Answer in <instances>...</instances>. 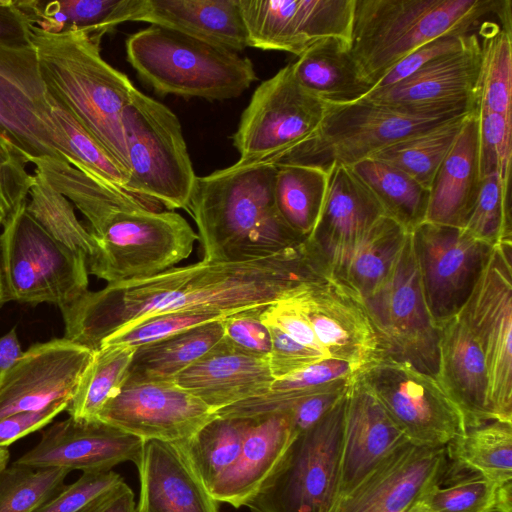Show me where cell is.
Masks as SVG:
<instances>
[{
	"mask_svg": "<svg viewBox=\"0 0 512 512\" xmlns=\"http://www.w3.org/2000/svg\"><path fill=\"white\" fill-rule=\"evenodd\" d=\"M330 274L304 240L276 254L242 262L202 259L151 277L108 283L60 309L64 338L92 352L112 334L148 317L181 311L236 314L267 306Z\"/></svg>",
	"mask_w": 512,
	"mask_h": 512,
	"instance_id": "obj_1",
	"label": "cell"
},
{
	"mask_svg": "<svg viewBox=\"0 0 512 512\" xmlns=\"http://www.w3.org/2000/svg\"><path fill=\"white\" fill-rule=\"evenodd\" d=\"M57 190L87 219L97 249L88 273L108 283L159 274L187 259L199 240L179 213L160 210L73 169Z\"/></svg>",
	"mask_w": 512,
	"mask_h": 512,
	"instance_id": "obj_2",
	"label": "cell"
},
{
	"mask_svg": "<svg viewBox=\"0 0 512 512\" xmlns=\"http://www.w3.org/2000/svg\"><path fill=\"white\" fill-rule=\"evenodd\" d=\"M276 166L237 162L197 176L187 210L196 223L203 259L242 262L302 243L278 212Z\"/></svg>",
	"mask_w": 512,
	"mask_h": 512,
	"instance_id": "obj_3",
	"label": "cell"
},
{
	"mask_svg": "<svg viewBox=\"0 0 512 512\" xmlns=\"http://www.w3.org/2000/svg\"><path fill=\"white\" fill-rule=\"evenodd\" d=\"M50 94L106 149L129 177L122 117L135 86L101 56L100 40L81 31L30 27Z\"/></svg>",
	"mask_w": 512,
	"mask_h": 512,
	"instance_id": "obj_4",
	"label": "cell"
},
{
	"mask_svg": "<svg viewBox=\"0 0 512 512\" xmlns=\"http://www.w3.org/2000/svg\"><path fill=\"white\" fill-rule=\"evenodd\" d=\"M492 15L511 33L510 0H355L350 51L375 86L417 48L445 35L469 34Z\"/></svg>",
	"mask_w": 512,
	"mask_h": 512,
	"instance_id": "obj_5",
	"label": "cell"
},
{
	"mask_svg": "<svg viewBox=\"0 0 512 512\" xmlns=\"http://www.w3.org/2000/svg\"><path fill=\"white\" fill-rule=\"evenodd\" d=\"M125 46L130 65L160 95L226 100L257 79L249 58L163 26L137 31Z\"/></svg>",
	"mask_w": 512,
	"mask_h": 512,
	"instance_id": "obj_6",
	"label": "cell"
},
{
	"mask_svg": "<svg viewBox=\"0 0 512 512\" xmlns=\"http://www.w3.org/2000/svg\"><path fill=\"white\" fill-rule=\"evenodd\" d=\"M122 123L129 160L128 193L156 208L187 210L197 176L177 116L135 88Z\"/></svg>",
	"mask_w": 512,
	"mask_h": 512,
	"instance_id": "obj_7",
	"label": "cell"
},
{
	"mask_svg": "<svg viewBox=\"0 0 512 512\" xmlns=\"http://www.w3.org/2000/svg\"><path fill=\"white\" fill-rule=\"evenodd\" d=\"M345 407L346 394L314 426L296 435L246 502L251 512H334L340 497Z\"/></svg>",
	"mask_w": 512,
	"mask_h": 512,
	"instance_id": "obj_8",
	"label": "cell"
},
{
	"mask_svg": "<svg viewBox=\"0 0 512 512\" xmlns=\"http://www.w3.org/2000/svg\"><path fill=\"white\" fill-rule=\"evenodd\" d=\"M460 114L463 113L413 114L364 99L345 105H328L316 133L275 166L304 165L326 172L334 165L352 167L389 145Z\"/></svg>",
	"mask_w": 512,
	"mask_h": 512,
	"instance_id": "obj_9",
	"label": "cell"
},
{
	"mask_svg": "<svg viewBox=\"0 0 512 512\" xmlns=\"http://www.w3.org/2000/svg\"><path fill=\"white\" fill-rule=\"evenodd\" d=\"M25 202L3 225L2 265L8 300L60 309L88 291L86 258L56 240Z\"/></svg>",
	"mask_w": 512,
	"mask_h": 512,
	"instance_id": "obj_10",
	"label": "cell"
},
{
	"mask_svg": "<svg viewBox=\"0 0 512 512\" xmlns=\"http://www.w3.org/2000/svg\"><path fill=\"white\" fill-rule=\"evenodd\" d=\"M327 104L295 78L291 64L254 91L233 134L238 164L275 165L319 129Z\"/></svg>",
	"mask_w": 512,
	"mask_h": 512,
	"instance_id": "obj_11",
	"label": "cell"
},
{
	"mask_svg": "<svg viewBox=\"0 0 512 512\" xmlns=\"http://www.w3.org/2000/svg\"><path fill=\"white\" fill-rule=\"evenodd\" d=\"M363 300L385 356L436 377L439 331L424 299L410 233L386 279Z\"/></svg>",
	"mask_w": 512,
	"mask_h": 512,
	"instance_id": "obj_12",
	"label": "cell"
},
{
	"mask_svg": "<svg viewBox=\"0 0 512 512\" xmlns=\"http://www.w3.org/2000/svg\"><path fill=\"white\" fill-rule=\"evenodd\" d=\"M0 133L28 163L52 159L70 164L32 42L0 43Z\"/></svg>",
	"mask_w": 512,
	"mask_h": 512,
	"instance_id": "obj_13",
	"label": "cell"
},
{
	"mask_svg": "<svg viewBox=\"0 0 512 512\" xmlns=\"http://www.w3.org/2000/svg\"><path fill=\"white\" fill-rule=\"evenodd\" d=\"M357 376L412 444L446 447L464 432L459 409L435 376L390 356Z\"/></svg>",
	"mask_w": 512,
	"mask_h": 512,
	"instance_id": "obj_14",
	"label": "cell"
},
{
	"mask_svg": "<svg viewBox=\"0 0 512 512\" xmlns=\"http://www.w3.org/2000/svg\"><path fill=\"white\" fill-rule=\"evenodd\" d=\"M484 355L492 420L512 422V243H499L460 311Z\"/></svg>",
	"mask_w": 512,
	"mask_h": 512,
	"instance_id": "obj_15",
	"label": "cell"
},
{
	"mask_svg": "<svg viewBox=\"0 0 512 512\" xmlns=\"http://www.w3.org/2000/svg\"><path fill=\"white\" fill-rule=\"evenodd\" d=\"M410 234L424 299L438 327L462 310L494 246L461 228L426 221Z\"/></svg>",
	"mask_w": 512,
	"mask_h": 512,
	"instance_id": "obj_16",
	"label": "cell"
},
{
	"mask_svg": "<svg viewBox=\"0 0 512 512\" xmlns=\"http://www.w3.org/2000/svg\"><path fill=\"white\" fill-rule=\"evenodd\" d=\"M248 45L300 56L317 42L349 43L355 0H239Z\"/></svg>",
	"mask_w": 512,
	"mask_h": 512,
	"instance_id": "obj_17",
	"label": "cell"
},
{
	"mask_svg": "<svg viewBox=\"0 0 512 512\" xmlns=\"http://www.w3.org/2000/svg\"><path fill=\"white\" fill-rule=\"evenodd\" d=\"M329 358L347 362L355 375L385 356L362 296L330 274L294 295Z\"/></svg>",
	"mask_w": 512,
	"mask_h": 512,
	"instance_id": "obj_18",
	"label": "cell"
},
{
	"mask_svg": "<svg viewBox=\"0 0 512 512\" xmlns=\"http://www.w3.org/2000/svg\"><path fill=\"white\" fill-rule=\"evenodd\" d=\"M482 53L472 33L460 50L442 55L364 100L413 114L466 113L479 108Z\"/></svg>",
	"mask_w": 512,
	"mask_h": 512,
	"instance_id": "obj_19",
	"label": "cell"
},
{
	"mask_svg": "<svg viewBox=\"0 0 512 512\" xmlns=\"http://www.w3.org/2000/svg\"><path fill=\"white\" fill-rule=\"evenodd\" d=\"M216 417L201 399L174 381L125 383L97 419L143 441L180 442Z\"/></svg>",
	"mask_w": 512,
	"mask_h": 512,
	"instance_id": "obj_20",
	"label": "cell"
},
{
	"mask_svg": "<svg viewBox=\"0 0 512 512\" xmlns=\"http://www.w3.org/2000/svg\"><path fill=\"white\" fill-rule=\"evenodd\" d=\"M93 354L64 337L31 346L0 374V420L71 401Z\"/></svg>",
	"mask_w": 512,
	"mask_h": 512,
	"instance_id": "obj_21",
	"label": "cell"
},
{
	"mask_svg": "<svg viewBox=\"0 0 512 512\" xmlns=\"http://www.w3.org/2000/svg\"><path fill=\"white\" fill-rule=\"evenodd\" d=\"M144 441L99 419L72 417L42 432L37 445L14 463L82 472L109 471L125 461L138 464Z\"/></svg>",
	"mask_w": 512,
	"mask_h": 512,
	"instance_id": "obj_22",
	"label": "cell"
},
{
	"mask_svg": "<svg viewBox=\"0 0 512 512\" xmlns=\"http://www.w3.org/2000/svg\"><path fill=\"white\" fill-rule=\"evenodd\" d=\"M446 447H423L407 441L390 453L334 512H404L421 492L447 472Z\"/></svg>",
	"mask_w": 512,
	"mask_h": 512,
	"instance_id": "obj_23",
	"label": "cell"
},
{
	"mask_svg": "<svg viewBox=\"0 0 512 512\" xmlns=\"http://www.w3.org/2000/svg\"><path fill=\"white\" fill-rule=\"evenodd\" d=\"M383 216L377 198L353 169L334 165L328 172L320 215L307 240L335 275L363 235Z\"/></svg>",
	"mask_w": 512,
	"mask_h": 512,
	"instance_id": "obj_24",
	"label": "cell"
},
{
	"mask_svg": "<svg viewBox=\"0 0 512 512\" xmlns=\"http://www.w3.org/2000/svg\"><path fill=\"white\" fill-rule=\"evenodd\" d=\"M407 441L375 395L355 375L346 393L339 499Z\"/></svg>",
	"mask_w": 512,
	"mask_h": 512,
	"instance_id": "obj_25",
	"label": "cell"
},
{
	"mask_svg": "<svg viewBox=\"0 0 512 512\" xmlns=\"http://www.w3.org/2000/svg\"><path fill=\"white\" fill-rule=\"evenodd\" d=\"M273 381L267 358L241 350L225 337L174 380L214 412L265 393Z\"/></svg>",
	"mask_w": 512,
	"mask_h": 512,
	"instance_id": "obj_26",
	"label": "cell"
},
{
	"mask_svg": "<svg viewBox=\"0 0 512 512\" xmlns=\"http://www.w3.org/2000/svg\"><path fill=\"white\" fill-rule=\"evenodd\" d=\"M136 512H220L218 501L175 442L144 441Z\"/></svg>",
	"mask_w": 512,
	"mask_h": 512,
	"instance_id": "obj_27",
	"label": "cell"
},
{
	"mask_svg": "<svg viewBox=\"0 0 512 512\" xmlns=\"http://www.w3.org/2000/svg\"><path fill=\"white\" fill-rule=\"evenodd\" d=\"M438 331L436 378L459 409L465 429L492 421L484 355L461 312Z\"/></svg>",
	"mask_w": 512,
	"mask_h": 512,
	"instance_id": "obj_28",
	"label": "cell"
},
{
	"mask_svg": "<svg viewBox=\"0 0 512 512\" xmlns=\"http://www.w3.org/2000/svg\"><path fill=\"white\" fill-rule=\"evenodd\" d=\"M249 419L236 461L209 490L218 502L235 508L245 506L259 490L297 435L288 411Z\"/></svg>",
	"mask_w": 512,
	"mask_h": 512,
	"instance_id": "obj_29",
	"label": "cell"
},
{
	"mask_svg": "<svg viewBox=\"0 0 512 512\" xmlns=\"http://www.w3.org/2000/svg\"><path fill=\"white\" fill-rule=\"evenodd\" d=\"M482 177L479 163V108L470 112L429 188L426 222L463 228L477 198Z\"/></svg>",
	"mask_w": 512,
	"mask_h": 512,
	"instance_id": "obj_30",
	"label": "cell"
},
{
	"mask_svg": "<svg viewBox=\"0 0 512 512\" xmlns=\"http://www.w3.org/2000/svg\"><path fill=\"white\" fill-rule=\"evenodd\" d=\"M130 21L163 26L218 47H249L239 0H140Z\"/></svg>",
	"mask_w": 512,
	"mask_h": 512,
	"instance_id": "obj_31",
	"label": "cell"
},
{
	"mask_svg": "<svg viewBox=\"0 0 512 512\" xmlns=\"http://www.w3.org/2000/svg\"><path fill=\"white\" fill-rule=\"evenodd\" d=\"M291 64L296 80L327 105H345L372 89L351 54L350 45L330 38L315 43Z\"/></svg>",
	"mask_w": 512,
	"mask_h": 512,
	"instance_id": "obj_32",
	"label": "cell"
},
{
	"mask_svg": "<svg viewBox=\"0 0 512 512\" xmlns=\"http://www.w3.org/2000/svg\"><path fill=\"white\" fill-rule=\"evenodd\" d=\"M223 337V320H220L137 347L125 383L174 381Z\"/></svg>",
	"mask_w": 512,
	"mask_h": 512,
	"instance_id": "obj_33",
	"label": "cell"
},
{
	"mask_svg": "<svg viewBox=\"0 0 512 512\" xmlns=\"http://www.w3.org/2000/svg\"><path fill=\"white\" fill-rule=\"evenodd\" d=\"M140 0H24L32 25L52 34L81 31L97 40L130 21Z\"/></svg>",
	"mask_w": 512,
	"mask_h": 512,
	"instance_id": "obj_34",
	"label": "cell"
},
{
	"mask_svg": "<svg viewBox=\"0 0 512 512\" xmlns=\"http://www.w3.org/2000/svg\"><path fill=\"white\" fill-rule=\"evenodd\" d=\"M409 233L394 220L381 217L359 240L334 276L362 298L369 296L388 276Z\"/></svg>",
	"mask_w": 512,
	"mask_h": 512,
	"instance_id": "obj_35",
	"label": "cell"
},
{
	"mask_svg": "<svg viewBox=\"0 0 512 512\" xmlns=\"http://www.w3.org/2000/svg\"><path fill=\"white\" fill-rule=\"evenodd\" d=\"M345 361L325 358L291 376L274 380L263 394L215 412L218 417L251 418L286 411L298 400L314 394L331 383L354 376Z\"/></svg>",
	"mask_w": 512,
	"mask_h": 512,
	"instance_id": "obj_36",
	"label": "cell"
},
{
	"mask_svg": "<svg viewBox=\"0 0 512 512\" xmlns=\"http://www.w3.org/2000/svg\"><path fill=\"white\" fill-rule=\"evenodd\" d=\"M461 469L503 485L512 481V422L492 420L469 427L446 446Z\"/></svg>",
	"mask_w": 512,
	"mask_h": 512,
	"instance_id": "obj_37",
	"label": "cell"
},
{
	"mask_svg": "<svg viewBox=\"0 0 512 512\" xmlns=\"http://www.w3.org/2000/svg\"><path fill=\"white\" fill-rule=\"evenodd\" d=\"M351 168L370 188L386 217L408 232L425 221L429 189L394 166L372 158Z\"/></svg>",
	"mask_w": 512,
	"mask_h": 512,
	"instance_id": "obj_38",
	"label": "cell"
},
{
	"mask_svg": "<svg viewBox=\"0 0 512 512\" xmlns=\"http://www.w3.org/2000/svg\"><path fill=\"white\" fill-rule=\"evenodd\" d=\"M328 172L304 165H277L274 198L279 214L300 237L307 239L320 215Z\"/></svg>",
	"mask_w": 512,
	"mask_h": 512,
	"instance_id": "obj_39",
	"label": "cell"
},
{
	"mask_svg": "<svg viewBox=\"0 0 512 512\" xmlns=\"http://www.w3.org/2000/svg\"><path fill=\"white\" fill-rule=\"evenodd\" d=\"M470 112L389 145L370 158L394 166L429 189Z\"/></svg>",
	"mask_w": 512,
	"mask_h": 512,
	"instance_id": "obj_40",
	"label": "cell"
},
{
	"mask_svg": "<svg viewBox=\"0 0 512 512\" xmlns=\"http://www.w3.org/2000/svg\"><path fill=\"white\" fill-rule=\"evenodd\" d=\"M249 421L216 416L190 438L175 442L208 490L236 461Z\"/></svg>",
	"mask_w": 512,
	"mask_h": 512,
	"instance_id": "obj_41",
	"label": "cell"
},
{
	"mask_svg": "<svg viewBox=\"0 0 512 512\" xmlns=\"http://www.w3.org/2000/svg\"><path fill=\"white\" fill-rule=\"evenodd\" d=\"M135 349L127 345H107L94 352L66 410L69 417L97 419L105 404L125 384Z\"/></svg>",
	"mask_w": 512,
	"mask_h": 512,
	"instance_id": "obj_42",
	"label": "cell"
},
{
	"mask_svg": "<svg viewBox=\"0 0 512 512\" xmlns=\"http://www.w3.org/2000/svg\"><path fill=\"white\" fill-rule=\"evenodd\" d=\"M483 24L479 109L512 120V33L497 23Z\"/></svg>",
	"mask_w": 512,
	"mask_h": 512,
	"instance_id": "obj_43",
	"label": "cell"
},
{
	"mask_svg": "<svg viewBox=\"0 0 512 512\" xmlns=\"http://www.w3.org/2000/svg\"><path fill=\"white\" fill-rule=\"evenodd\" d=\"M26 208L56 240L83 255L86 261L94 256L96 241L78 220L72 203L36 173Z\"/></svg>",
	"mask_w": 512,
	"mask_h": 512,
	"instance_id": "obj_44",
	"label": "cell"
},
{
	"mask_svg": "<svg viewBox=\"0 0 512 512\" xmlns=\"http://www.w3.org/2000/svg\"><path fill=\"white\" fill-rule=\"evenodd\" d=\"M50 102L53 117L64 134L70 165L101 183L128 193V175L116 160L51 94Z\"/></svg>",
	"mask_w": 512,
	"mask_h": 512,
	"instance_id": "obj_45",
	"label": "cell"
},
{
	"mask_svg": "<svg viewBox=\"0 0 512 512\" xmlns=\"http://www.w3.org/2000/svg\"><path fill=\"white\" fill-rule=\"evenodd\" d=\"M442 480V479H441ZM441 480L425 488L408 508L414 512H498L499 485L479 473Z\"/></svg>",
	"mask_w": 512,
	"mask_h": 512,
	"instance_id": "obj_46",
	"label": "cell"
},
{
	"mask_svg": "<svg viewBox=\"0 0 512 512\" xmlns=\"http://www.w3.org/2000/svg\"><path fill=\"white\" fill-rule=\"evenodd\" d=\"M68 469L13 463L0 472V512H34L65 486Z\"/></svg>",
	"mask_w": 512,
	"mask_h": 512,
	"instance_id": "obj_47",
	"label": "cell"
},
{
	"mask_svg": "<svg viewBox=\"0 0 512 512\" xmlns=\"http://www.w3.org/2000/svg\"><path fill=\"white\" fill-rule=\"evenodd\" d=\"M510 184L497 172L482 178L480 189L463 231L472 238L495 246L512 243Z\"/></svg>",
	"mask_w": 512,
	"mask_h": 512,
	"instance_id": "obj_48",
	"label": "cell"
},
{
	"mask_svg": "<svg viewBox=\"0 0 512 512\" xmlns=\"http://www.w3.org/2000/svg\"><path fill=\"white\" fill-rule=\"evenodd\" d=\"M229 316V314L216 311H181L159 314L117 331L106 338L102 342L101 347L107 345H127L137 348L201 324L224 320Z\"/></svg>",
	"mask_w": 512,
	"mask_h": 512,
	"instance_id": "obj_49",
	"label": "cell"
},
{
	"mask_svg": "<svg viewBox=\"0 0 512 512\" xmlns=\"http://www.w3.org/2000/svg\"><path fill=\"white\" fill-rule=\"evenodd\" d=\"M512 160V120L479 109V163L481 177L497 172L510 183Z\"/></svg>",
	"mask_w": 512,
	"mask_h": 512,
	"instance_id": "obj_50",
	"label": "cell"
},
{
	"mask_svg": "<svg viewBox=\"0 0 512 512\" xmlns=\"http://www.w3.org/2000/svg\"><path fill=\"white\" fill-rule=\"evenodd\" d=\"M13 143L0 133V225H4L27 202L34 174Z\"/></svg>",
	"mask_w": 512,
	"mask_h": 512,
	"instance_id": "obj_51",
	"label": "cell"
},
{
	"mask_svg": "<svg viewBox=\"0 0 512 512\" xmlns=\"http://www.w3.org/2000/svg\"><path fill=\"white\" fill-rule=\"evenodd\" d=\"M122 482L124 479L112 470L83 472L34 512H82Z\"/></svg>",
	"mask_w": 512,
	"mask_h": 512,
	"instance_id": "obj_52",
	"label": "cell"
},
{
	"mask_svg": "<svg viewBox=\"0 0 512 512\" xmlns=\"http://www.w3.org/2000/svg\"><path fill=\"white\" fill-rule=\"evenodd\" d=\"M267 326L272 343L267 361L274 380L296 374L316 362L328 358L324 353L293 340L279 328L272 325Z\"/></svg>",
	"mask_w": 512,
	"mask_h": 512,
	"instance_id": "obj_53",
	"label": "cell"
},
{
	"mask_svg": "<svg viewBox=\"0 0 512 512\" xmlns=\"http://www.w3.org/2000/svg\"><path fill=\"white\" fill-rule=\"evenodd\" d=\"M264 309L230 315L223 320V327L224 337L233 345L248 353L267 358L272 343L269 328L260 319V313Z\"/></svg>",
	"mask_w": 512,
	"mask_h": 512,
	"instance_id": "obj_54",
	"label": "cell"
},
{
	"mask_svg": "<svg viewBox=\"0 0 512 512\" xmlns=\"http://www.w3.org/2000/svg\"><path fill=\"white\" fill-rule=\"evenodd\" d=\"M294 295L267 306L261 311L260 319L266 325L279 328L300 344L325 354Z\"/></svg>",
	"mask_w": 512,
	"mask_h": 512,
	"instance_id": "obj_55",
	"label": "cell"
},
{
	"mask_svg": "<svg viewBox=\"0 0 512 512\" xmlns=\"http://www.w3.org/2000/svg\"><path fill=\"white\" fill-rule=\"evenodd\" d=\"M470 36L471 34H451L427 42L400 60L373 89L393 85L411 75L430 61L442 55L462 49L468 43Z\"/></svg>",
	"mask_w": 512,
	"mask_h": 512,
	"instance_id": "obj_56",
	"label": "cell"
},
{
	"mask_svg": "<svg viewBox=\"0 0 512 512\" xmlns=\"http://www.w3.org/2000/svg\"><path fill=\"white\" fill-rule=\"evenodd\" d=\"M354 376L337 380L292 404L286 411L296 434L314 426L346 394Z\"/></svg>",
	"mask_w": 512,
	"mask_h": 512,
	"instance_id": "obj_57",
	"label": "cell"
},
{
	"mask_svg": "<svg viewBox=\"0 0 512 512\" xmlns=\"http://www.w3.org/2000/svg\"><path fill=\"white\" fill-rule=\"evenodd\" d=\"M70 401L62 400L38 410L20 412L0 420V447H7L16 440L49 424L57 415L67 410Z\"/></svg>",
	"mask_w": 512,
	"mask_h": 512,
	"instance_id": "obj_58",
	"label": "cell"
},
{
	"mask_svg": "<svg viewBox=\"0 0 512 512\" xmlns=\"http://www.w3.org/2000/svg\"><path fill=\"white\" fill-rule=\"evenodd\" d=\"M31 25L24 0H0L1 44H30Z\"/></svg>",
	"mask_w": 512,
	"mask_h": 512,
	"instance_id": "obj_59",
	"label": "cell"
},
{
	"mask_svg": "<svg viewBox=\"0 0 512 512\" xmlns=\"http://www.w3.org/2000/svg\"><path fill=\"white\" fill-rule=\"evenodd\" d=\"M82 512H136L134 493L124 481Z\"/></svg>",
	"mask_w": 512,
	"mask_h": 512,
	"instance_id": "obj_60",
	"label": "cell"
},
{
	"mask_svg": "<svg viewBox=\"0 0 512 512\" xmlns=\"http://www.w3.org/2000/svg\"><path fill=\"white\" fill-rule=\"evenodd\" d=\"M23 353L13 328L0 338V374L11 368Z\"/></svg>",
	"mask_w": 512,
	"mask_h": 512,
	"instance_id": "obj_61",
	"label": "cell"
},
{
	"mask_svg": "<svg viewBox=\"0 0 512 512\" xmlns=\"http://www.w3.org/2000/svg\"><path fill=\"white\" fill-rule=\"evenodd\" d=\"M8 300L3 265H2V255H1V244H0V308L3 303Z\"/></svg>",
	"mask_w": 512,
	"mask_h": 512,
	"instance_id": "obj_62",
	"label": "cell"
},
{
	"mask_svg": "<svg viewBox=\"0 0 512 512\" xmlns=\"http://www.w3.org/2000/svg\"><path fill=\"white\" fill-rule=\"evenodd\" d=\"M10 453L7 447H0V472L8 466Z\"/></svg>",
	"mask_w": 512,
	"mask_h": 512,
	"instance_id": "obj_63",
	"label": "cell"
},
{
	"mask_svg": "<svg viewBox=\"0 0 512 512\" xmlns=\"http://www.w3.org/2000/svg\"><path fill=\"white\" fill-rule=\"evenodd\" d=\"M404 512H414V511H412L410 509H406Z\"/></svg>",
	"mask_w": 512,
	"mask_h": 512,
	"instance_id": "obj_64",
	"label": "cell"
}]
</instances>
